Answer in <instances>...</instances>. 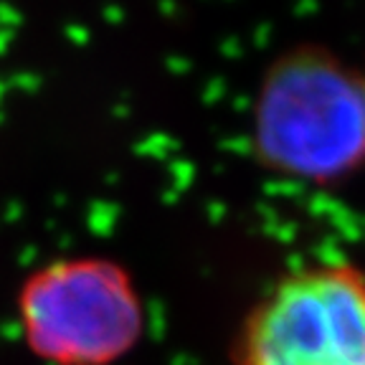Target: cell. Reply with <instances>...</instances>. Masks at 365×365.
I'll use <instances>...</instances> for the list:
<instances>
[{
    "mask_svg": "<svg viewBox=\"0 0 365 365\" xmlns=\"http://www.w3.org/2000/svg\"><path fill=\"white\" fill-rule=\"evenodd\" d=\"M251 150L287 180L340 185L365 170V63L322 43L272 58L251 104Z\"/></svg>",
    "mask_w": 365,
    "mask_h": 365,
    "instance_id": "6da1fadb",
    "label": "cell"
},
{
    "mask_svg": "<svg viewBox=\"0 0 365 365\" xmlns=\"http://www.w3.org/2000/svg\"><path fill=\"white\" fill-rule=\"evenodd\" d=\"M23 345L46 365H114L140 345L148 307L132 272L102 254L56 257L18 284Z\"/></svg>",
    "mask_w": 365,
    "mask_h": 365,
    "instance_id": "7a4b0ae2",
    "label": "cell"
},
{
    "mask_svg": "<svg viewBox=\"0 0 365 365\" xmlns=\"http://www.w3.org/2000/svg\"><path fill=\"white\" fill-rule=\"evenodd\" d=\"M234 365H365V269L312 262L279 274L231 342Z\"/></svg>",
    "mask_w": 365,
    "mask_h": 365,
    "instance_id": "3957f363",
    "label": "cell"
}]
</instances>
